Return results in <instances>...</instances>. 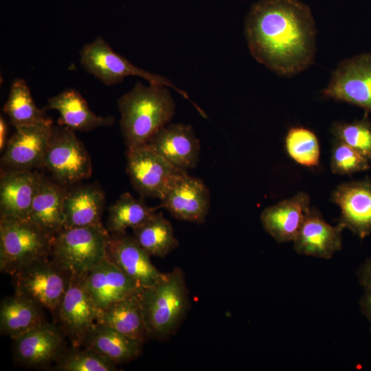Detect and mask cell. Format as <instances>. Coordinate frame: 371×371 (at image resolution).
Here are the masks:
<instances>
[{"mask_svg":"<svg viewBox=\"0 0 371 371\" xmlns=\"http://www.w3.org/2000/svg\"><path fill=\"white\" fill-rule=\"evenodd\" d=\"M316 32L310 8L300 0H259L245 20L251 54L280 76L292 77L312 65Z\"/></svg>","mask_w":371,"mask_h":371,"instance_id":"obj_1","label":"cell"},{"mask_svg":"<svg viewBox=\"0 0 371 371\" xmlns=\"http://www.w3.org/2000/svg\"><path fill=\"white\" fill-rule=\"evenodd\" d=\"M120 125L128 148L146 145L175 113V102L168 87L137 82L117 101Z\"/></svg>","mask_w":371,"mask_h":371,"instance_id":"obj_2","label":"cell"},{"mask_svg":"<svg viewBox=\"0 0 371 371\" xmlns=\"http://www.w3.org/2000/svg\"><path fill=\"white\" fill-rule=\"evenodd\" d=\"M148 338L165 341L175 335L190 308L189 291L179 267L165 273L155 284L139 291Z\"/></svg>","mask_w":371,"mask_h":371,"instance_id":"obj_3","label":"cell"},{"mask_svg":"<svg viewBox=\"0 0 371 371\" xmlns=\"http://www.w3.org/2000/svg\"><path fill=\"white\" fill-rule=\"evenodd\" d=\"M109 235L103 224L63 227L53 238L49 258L72 276H86L106 258Z\"/></svg>","mask_w":371,"mask_h":371,"instance_id":"obj_4","label":"cell"},{"mask_svg":"<svg viewBox=\"0 0 371 371\" xmlns=\"http://www.w3.org/2000/svg\"><path fill=\"white\" fill-rule=\"evenodd\" d=\"M53 237L29 219L0 217V270L11 276L36 260L49 258Z\"/></svg>","mask_w":371,"mask_h":371,"instance_id":"obj_5","label":"cell"},{"mask_svg":"<svg viewBox=\"0 0 371 371\" xmlns=\"http://www.w3.org/2000/svg\"><path fill=\"white\" fill-rule=\"evenodd\" d=\"M72 277L49 257L32 262L12 276L14 293L33 300L54 315Z\"/></svg>","mask_w":371,"mask_h":371,"instance_id":"obj_6","label":"cell"},{"mask_svg":"<svg viewBox=\"0 0 371 371\" xmlns=\"http://www.w3.org/2000/svg\"><path fill=\"white\" fill-rule=\"evenodd\" d=\"M80 61L88 73L106 85L119 83L127 76H138L147 80L149 84L172 88L191 101L185 91L177 87L168 78L134 65L116 53L101 36H98L82 47L80 51Z\"/></svg>","mask_w":371,"mask_h":371,"instance_id":"obj_7","label":"cell"},{"mask_svg":"<svg viewBox=\"0 0 371 371\" xmlns=\"http://www.w3.org/2000/svg\"><path fill=\"white\" fill-rule=\"evenodd\" d=\"M126 172L141 196L160 201L188 175L146 145L128 148Z\"/></svg>","mask_w":371,"mask_h":371,"instance_id":"obj_8","label":"cell"},{"mask_svg":"<svg viewBox=\"0 0 371 371\" xmlns=\"http://www.w3.org/2000/svg\"><path fill=\"white\" fill-rule=\"evenodd\" d=\"M43 166L67 187L88 179L92 172L91 159L83 144L74 131L60 124L53 125Z\"/></svg>","mask_w":371,"mask_h":371,"instance_id":"obj_9","label":"cell"},{"mask_svg":"<svg viewBox=\"0 0 371 371\" xmlns=\"http://www.w3.org/2000/svg\"><path fill=\"white\" fill-rule=\"evenodd\" d=\"M101 314L87 288L86 276H73L56 315L72 347L82 346L88 332L99 323Z\"/></svg>","mask_w":371,"mask_h":371,"instance_id":"obj_10","label":"cell"},{"mask_svg":"<svg viewBox=\"0 0 371 371\" xmlns=\"http://www.w3.org/2000/svg\"><path fill=\"white\" fill-rule=\"evenodd\" d=\"M322 93L326 98L359 106L371 113V53L341 61Z\"/></svg>","mask_w":371,"mask_h":371,"instance_id":"obj_11","label":"cell"},{"mask_svg":"<svg viewBox=\"0 0 371 371\" xmlns=\"http://www.w3.org/2000/svg\"><path fill=\"white\" fill-rule=\"evenodd\" d=\"M65 338L58 326L45 321L12 339L13 358L27 368L54 366L67 350Z\"/></svg>","mask_w":371,"mask_h":371,"instance_id":"obj_12","label":"cell"},{"mask_svg":"<svg viewBox=\"0 0 371 371\" xmlns=\"http://www.w3.org/2000/svg\"><path fill=\"white\" fill-rule=\"evenodd\" d=\"M53 127L52 120L15 128L1 159V170L44 168Z\"/></svg>","mask_w":371,"mask_h":371,"instance_id":"obj_13","label":"cell"},{"mask_svg":"<svg viewBox=\"0 0 371 371\" xmlns=\"http://www.w3.org/2000/svg\"><path fill=\"white\" fill-rule=\"evenodd\" d=\"M106 258L142 288L155 284L165 275L153 265L150 256L126 231L109 233Z\"/></svg>","mask_w":371,"mask_h":371,"instance_id":"obj_14","label":"cell"},{"mask_svg":"<svg viewBox=\"0 0 371 371\" xmlns=\"http://www.w3.org/2000/svg\"><path fill=\"white\" fill-rule=\"evenodd\" d=\"M146 146L183 170L194 168L199 159L200 142L188 124H168Z\"/></svg>","mask_w":371,"mask_h":371,"instance_id":"obj_15","label":"cell"},{"mask_svg":"<svg viewBox=\"0 0 371 371\" xmlns=\"http://www.w3.org/2000/svg\"><path fill=\"white\" fill-rule=\"evenodd\" d=\"M332 199L340 208L338 224L360 238L371 234V181L344 183L334 190Z\"/></svg>","mask_w":371,"mask_h":371,"instance_id":"obj_16","label":"cell"},{"mask_svg":"<svg viewBox=\"0 0 371 371\" xmlns=\"http://www.w3.org/2000/svg\"><path fill=\"white\" fill-rule=\"evenodd\" d=\"M210 206L208 188L199 178L186 175L161 200L159 207L175 218L203 223Z\"/></svg>","mask_w":371,"mask_h":371,"instance_id":"obj_17","label":"cell"},{"mask_svg":"<svg viewBox=\"0 0 371 371\" xmlns=\"http://www.w3.org/2000/svg\"><path fill=\"white\" fill-rule=\"evenodd\" d=\"M86 282L94 303L100 311L142 289L107 258L88 272Z\"/></svg>","mask_w":371,"mask_h":371,"instance_id":"obj_18","label":"cell"},{"mask_svg":"<svg viewBox=\"0 0 371 371\" xmlns=\"http://www.w3.org/2000/svg\"><path fill=\"white\" fill-rule=\"evenodd\" d=\"M338 224H328L315 210L310 209L294 239V249L301 255L330 259L342 247L341 232Z\"/></svg>","mask_w":371,"mask_h":371,"instance_id":"obj_19","label":"cell"},{"mask_svg":"<svg viewBox=\"0 0 371 371\" xmlns=\"http://www.w3.org/2000/svg\"><path fill=\"white\" fill-rule=\"evenodd\" d=\"M41 177L32 170H1L0 217L28 219Z\"/></svg>","mask_w":371,"mask_h":371,"instance_id":"obj_20","label":"cell"},{"mask_svg":"<svg viewBox=\"0 0 371 371\" xmlns=\"http://www.w3.org/2000/svg\"><path fill=\"white\" fill-rule=\"evenodd\" d=\"M310 199L304 192L266 207L260 215L265 230L278 243L293 241L309 212Z\"/></svg>","mask_w":371,"mask_h":371,"instance_id":"obj_21","label":"cell"},{"mask_svg":"<svg viewBox=\"0 0 371 371\" xmlns=\"http://www.w3.org/2000/svg\"><path fill=\"white\" fill-rule=\"evenodd\" d=\"M105 196L95 183L67 187L63 201L64 227L102 225Z\"/></svg>","mask_w":371,"mask_h":371,"instance_id":"obj_22","label":"cell"},{"mask_svg":"<svg viewBox=\"0 0 371 371\" xmlns=\"http://www.w3.org/2000/svg\"><path fill=\"white\" fill-rule=\"evenodd\" d=\"M53 109L60 114L58 124L73 131H89L113 124L114 118L97 115L87 100L74 89H67L47 100L44 110Z\"/></svg>","mask_w":371,"mask_h":371,"instance_id":"obj_23","label":"cell"},{"mask_svg":"<svg viewBox=\"0 0 371 371\" xmlns=\"http://www.w3.org/2000/svg\"><path fill=\"white\" fill-rule=\"evenodd\" d=\"M65 186L41 174L29 220L54 238L64 227L63 201Z\"/></svg>","mask_w":371,"mask_h":371,"instance_id":"obj_24","label":"cell"},{"mask_svg":"<svg viewBox=\"0 0 371 371\" xmlns=\"http://www.w3.org/2000/svg\"><path fill=\"white\" fill-rule=\"evenodd\" d=\"M143 344L110 326L98 323L88 332L81 347L92 349L117 365L129 363L139 357Z\"/></svg>","mask_w":371,"mask_h":371,"instance_id":"obj_25","label":"cell"},{"mask_svg":"<svg viewBox=\"0 0 371 371\" xmlns=\"http://www.w3.org/2000/svg\"><path fill=\"white\" fill-rule=\"evenodd\" d=\"M43 308L33 300L14 293L4 298L0 306L1 334L12 339L45 321Z\"/></svg>","mask_w":371,"mask_h":371,"instance_id":"obj_26","label":"cell"},{"mask_svg":"<svg viewBox=\"0 0 371 371\" xmlns=\"http://www.w3.org/2000/svg\"><path fill=\"white\" fill-rule=\"evenodd\" d=\"M139 291L114 302L102 311L99 323L144 343L148 337L144 320Z\"/></svg>","mask_w":371,"mask_h":371,"instance_id":"obj_27","label":"cell"},{"mask_svg":"<svg viewBox=\"0 0 371 371\" xmlns=\"http://www.w3.org/2000/svg\"><path fill=\"white\" fill-rule=\"evenodd\" d=\"M132 229L135 240L150 256L164 258L179 245L170 222L161 212H155Z\"/></svg>","mask_w":371,"mask_h":371,"instance_id":"obj_28","label":"cell"},{"mask_svg":"<svg viewBox=\"0 0 371 371\" xmlns=\"http://www.w3.org/2000/svg\"><path fill=\"white\" fill-rule=\"evenodd\" d=\"M3 111L15 128L52 120L44 109L36 105L26 81L22 78L13 80Z\"/></svg>","mask_w":371,"mask_h":371,"instance_id":"obj_29","label":"cell"},{"mask_svg":"<svg viewBox=\"0 0 371 371\" xmlns=\"http://www.w3.org/2000/svg\"><path fill=\"white\" fill-rule=\"evenodd\" d=\"M143 196L135 199L128 192L122 194L109 208L106 229L109 233L124 232L144 223L155 213Z\"/></svg>","mask_w":371,"mask_h":371,"instance_id":"obj_30","label":"cell"},{"mask_svg":"<svg viewBox=\"0 0 371 371\" xmlns=\"http://www.w3.org/2000/svg\"><path fill=\"white\" fill-rule=\"evenodd\" d=\"M285 146L289 155L297 164L310 168L319 164V144L312 131L301 126L291 128L285 138Z\"/></svg>","mask_w":371,"mask_h":371,"instance_id":"obj_31","label":"cell"},{"mask_svg":"<svg viewBox=\"0 0 371 371\" xmlns=\"http://www.w3.org/2000/svg\"><path fill=\"white\" fill-rule=\"evenodd\" d=\"M67 349L53 367L60 371H115L117 365L92 349L82 347Z\"/></svg>","mask_w":371,"mask_h":371,"instance_id":"obj_32","label":"cell"},{"mask_svg":"<svg viewBox=\"0 0 371 371\" xmlns=\"http://www.w3.org/2000/svg\"><path fill=\"white\" fill-rule=\"evenodd\" d=\"M330 132L336 139L353 148L371 161V123L366 115L351 123L335 122Z\"/></svg>","mask_w":371,"mask_h":371,"instance_id":"obj_33","label":"cell"},{"mask_svg":"<svg viewBox=\"0 0 371 371\" xmlns=\"http://www.w3.org/2000/svg\"><path fill=\"white\" fill-rule=\"evenodd\" d=\"M330 169L335 174L347 175L370 168V160L350 146L335 139L333 146Z\"/></svg>","mask_w":371,"mask_h":371,"instance_id":"obj_34","label":"cell"},{"mask_svg":"<svg viewBox=\"0 0 371 371\" xmlns=\"http://www.w3.org/2000/svg\"><path fill=\"white\" fill-rule=\"evenodd\" d=\"M357 276L359 284L364 290H371V257L361 265Z\"/></svg>","mask_w":371,"mask_h":371,"instance_id":"obj_35","label":"cell"},{"mask_svg":"<svg viewBox=\"0 0 371 371\" xmlns=\"http://www.w3.org/2000/svg\"><path fill=\"white\" fill-rule=\"evenodd\" d=\"M359 306L362 313L369 322L371 331V290H364V293L359 301Z\"/></svg>","mask_w":371,"mask_h":371,"instance_id":"obj_36","label":"cell"},{"mask_svg":"<svg viewBox=\"0 0 371 371\" xmlns=\"http://www.w3.org/2000/svg\"><path fill=\"white\" fill-rule=\"evenodd\" d=\"M7 123L4 117H0V150H3L6 146V135H7Z\"/></svg>","mask_w":371,"mask_h":371,"instance_id":"obj_37","label":"cell"}]
</instances>
